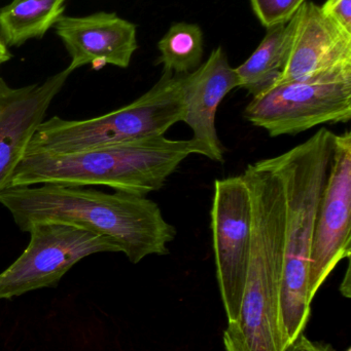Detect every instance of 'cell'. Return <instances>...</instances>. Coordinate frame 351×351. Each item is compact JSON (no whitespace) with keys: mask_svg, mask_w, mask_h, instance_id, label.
Returning <instances> with one entry per match:
<instances>
[{"mask_svg":"<svg viewBox=\"0 0 351 351\" xmlns=\"http://www.w3.org/2000/svg\"><path fill=\"white\" fill-rule=\"evenodd\" d=\"M0 204L25 232L41 222L80 227L109 237L133 264L148 256L168 255V245L177 237L158 204L129 192L54 184L16 186L0 193Z\"/></svg>","mask_w":351,"mask_h":351,"instance_id":"6da1fadb","label":"cell"},{"mask_svg":"<svg viewBox=\"0 0 351 351\" xmlns=\"http://www.w3.org/2000/svg\"><path fill=\"white\" fill-rule=\"evenodd\" d=\"M335 135L327 128H321L300 145L269 158L282 180L286 206L280 288V334L284 351L304 334L311 317V247Z\"/></svg>","mask_w":351,"mask_h":351,"instance_id":"7a4b0ae2","label":"cell"},{"mask_svg":"<svg viewBox=\"0 0 351 351\" xmlns=\"http://www.w3.org/2000/svg\"><path fill=\"white\" fill-rule=\"evenodd\" d=\"M242 177L253 208L251 254L240 311L228 323L225 351H284L280 334V288L284 254L282 180L270 160L249 165Z\"/></svg>","mask_w":351,"mask_h":351,"instance_id":"3957f363","label":"cell"},{"mask_svg":"<svg viewBox=\"0 0 351 351\" xmlns=\"http://www.w3.org/2000/svg\"><path fill=\"white\" fill-rule=\"evenodd\" d=\"M192 154L204 156L193 138L170 140L165 136L71 154H25L10 187L107 186L146 196L160 190Z\"/></svg>","mask_w":351,"mask_h":351,"instance_id":"277c9868","label":"cell"},{"mask_svg":"<svg viewBox=\"0 0 351 351\" xmlns=\"http://www.w3.org/2000/svg\"><path fill=\"white\" fill-rule=\"evenodd\" d=\"M185 115L181 75L163 71L150 90L117 110L84 121L53 117L43 121L26 154H71L165 136Z\"/></svg>","mask_w":351,"mask_h":351,"instance_id":"5b68a950","label":"cell"},{"mask_svg":"<svg viewBox=\"0 0 351 351\" xmlns=\"http://www.w3.org/2000/svg\"><path fill=\"white\" fill-rule=\"evenodd\" d=\"M245 119L271 137L296 136L351 119V67L276 84L253 97Z\"/></svg>","mask_w":351,"mask_h":351,"instance_id":"8992f818","label":"cell"},{"mask_svg":"<svg viewBox=\"0 0 351 351\" xmlns=\"http://www.w3.org/2000/svg\"><path fill=\"white\" fill-rule=\"evenodd\" d=\"M28 232V247L0 274V300L55 286L88 256L121 252L109 237L63 223H36Z\"/></svg>","mask_w":351,"mask_h":351,"instance_id":"52a82bcc","label":"cell"},{"mask_svg":"<svg viewBox=\"0 0 351 351\" xmlns=\"http://www.w3.org/2000/svg\"><path fill=\"white\" fill-rule=\"evenodd\" d=\"M210 229L218 289L232 323L240 311L253 230L251 193L242 175L214 181Z\"/></svg>","mask_w":351,"mask_h":351,"instance_id":"ba28073f","label":"cell"},{"mask_svg":"<svg viewBox=\"0 0 351 351\" xmlns=\"http://www.w3.org/2000/svg\"><path fill=\"white\" fill-rule=\"evenodd\" d=\"M351 255V133L335 135L329 175L315 218L309 266V297Z\"/></svg>","mask_w":351,"mask_h":351,"instance_id":"9c48e42d","label":"cell"},{"mask_svg":"<svg viewBox=\"0 0 351 351\" xmlns=\"http://www.w3.org/2000/svg\"><path fill=\"white\" fill-rule=\"evenodd\" d=\"M288 25V56L276 84L351 67V33L321 6L305 1Z\"/></svg>","mask_w":351,"mask_h":351,"instance_id":"30bf717a","label":"cell"},{"mask_svg":"<svg viewBox=\"0 0 351 351\" xmlns=\"http://www.w3.org/2000/svg\"><path fill=\"white\" fill-rule=\"evenodd\" d=\"M72 72L67 67L41 84L22 88L8 86L0 76V193L10 187L31 138Z\"/></svg>","mask_w":351,"mask_h":351,"instance_id":"8fae6325","label":"cell"},{"mask_svg":"<svg viewBox=\"0 0 351 351\" xmlns=\"http://www.w3.org/2000/svg\"><path fill=\"white\" fill-rule=\"evenodd\" d=\"M55 29L71 58L72 71L87 65L95 70L106 65L127 68L138 47L135 25L115 12L63 14Z\"/></svg>","mask_w":351,"mask_h":351,"instance_id":"7c38bea8","label":"cell"},{"mask_svg":"<svg viewBox=\"0 0 351 351\" xmlns=\"http://www.w3.org/2000/svg\"><path fill=\"white\" fill-rule=\"evenodd\" d=\"M185 105L183 123L193 132V139L208 160L225 162V148L216 127V112L225 97L239 88L236 70L231 66L222 47L191 73L181 75Z\"/></svg>","mask_w":351,"mask_h":351,"instance_id":"4fadbf2b","label":"cell"},{"mask_svg":"<svg viewBox=\"0 0 351 351\" xmlns=\"http://www.w3.org/2000/svg\"><path fill=\"white\" fill-rule=\"evenodd\" d=\"M267 34L251 57L235 68L239 88L257 97L273 88L286 65L290 29L288 23L269 27Z\"/></svg>","mask_w":351,"mask_h":351,"instance_id":"5bb4252c","label":"cell"},{"mask_svg":"<svg viewBox=\"0 0 351 351\" xmlns=\"http://www.w3.org/2000/svg\"><path fill=\"white\" fill-rule=\"evenodd\" d=\"M65 1L12 0L0 8V40L12 47L41 38L63 16Z\"/></svg>","mask_w":351,"mask_h":351,"instance_id":"9a60e30c","label":"cell"},{"mask_svg":"<svg viewBox=\"0 0 351 351\" xmlns=\"http://www.w3.org/2000/svg\"><path fill=\"white\" fill-rule=\"evenodd\" d=\"M163 71L175 75L191 73L201 65L204 51L203 32L198 25L175 23L158 43Z\"/></svg>","mask_w":351,"mask_h":351,"instance_id":"2e32d148","label":"cell"},{"mask_svg":"<svg viewBox=\"0 0 351 351\" xmlns=\"http://www.w3.org/2000/svg\"><path fill=\"white\" fill-rule=\"evenodd\" d=\"M306 0H251L256 16L266 28L288 23Z\"/></svg>","mask_w":351,"mask_h":351,"instance_id":"e0dca14e","label":"cell"},{"mask_svg":"<svg viewBox=\"0 0 351 351\" xmlns=\"http://www.w3.org/2000/svg\"><path fill=\"white\" fill-rule=\"evenodd\" d=\"M324 12L351 33V0H327Z\"/></svg>","mask_w":351,"mask_h":351,"instance_id":"ac0fdd59","label":"cell"},{"mask_svg":"<svg viewBox=\"0 0 351 351\" xmlns=\"http://www.w3.org/2000/svg\"><path fill=\"white\" fill-rule=\"evenodd\" d=\"M284 351H336L333 346L325 342H315L306 337L304 334L299 336Z\"/></svg>","mask_w":351,"mask_h":351,"instance_id":"d6986e66","label":"cell"},{"mask_svg":"<svg viewBox=\"0 0 351 351\" xmlns=\"http://www.w3.org/2000/svg\"><path fill=\"white\" fill-rule=\"evenodd\" d=\"M10 58H12V53L8 51V47H0V66L10 60Z\"/></svg>","mask_w":351,"mask_h":351,"instance_id":"ffe728a7","label":"cell"},{"mask_svg":"<svg viewBox=\"0 0 351 351\" xmlns=\"http://www.w3.org/2000/svg\"><path fill=\"white\" fill-rule=\"evenodd\" d=\"M5 47V45H4L3 43H2V41L0 40V47Z\"/></svg>","mask_w":351,"mask_h":351,"instance_id":"44dd1931","label":"cell"}]
</instances>
